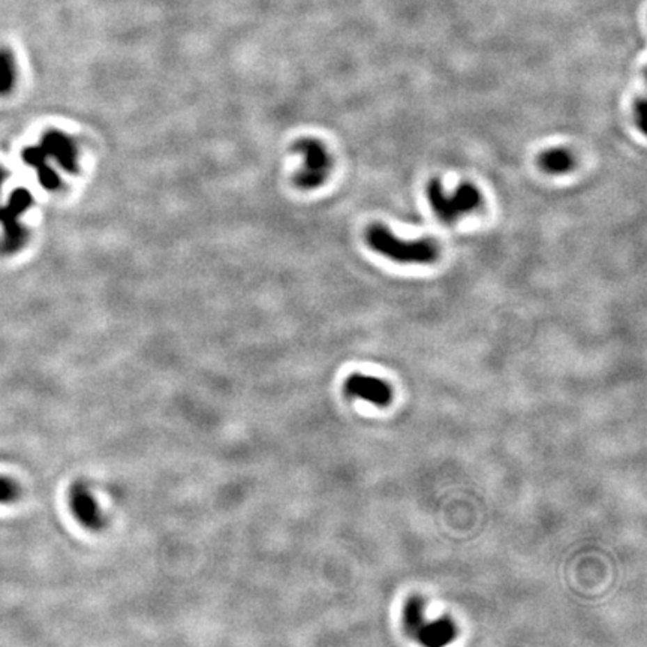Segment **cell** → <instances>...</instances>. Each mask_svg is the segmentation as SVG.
Instances as JSON below:
<instances>
[{"label": "cell", "instance_id": "cell-1", "mask_svg": "<svg viewBox=\"0 0 647 647\" xmlns=\"http://www.w3.org/2000/svg\"><path fill=\"white\" fill-rule=\"evenodd\" d=\"M366 242L376 254L402 264H430L439 258V246L432 238L405 240L381 224L367 228Z\"/></svg>", "mask_w": 647, "mask_h": 647}, {"label": "cell", "instance_id": "cell-2", "mask_svg": "<svg viewBox=\"0 0 647 647\" xmlns=\"http://www.w3.org/2000/svg\"><path fill=\"white\" fill-rule=\"evenodd\" d=\"M427 198L437 217L445 222H454L463 215L475 212L483 203L481 192L474 185L462 183L451 194H448L437 178H433L427 186Z\"/></svg>", "mask_w": 647, "mask_h": 647}, {"label": "cell", "instance_id": "cell-3", "mask_svg": "<svg viewBox=\"0 0 647 647\" xmlns=\"http://www.w3.org/2000/svg\"><path fill=\"white\" fill-rule=\"evenodd\" d=\"M295 150L303 157L302 170L295 176V185L302 189L321 186L332 170V157L325 146L318 139L304 138L295 144Z\"/></svg>", "mask_w": 647, "mask_h": 647}, {"label": "cell", "instance_id": "cell-4", "mask_svg": "<svg viewBox=\"0 0 647 647\" xmlns=\"http://www.w3.org/2000/svg\"><path fill=\"white\" fill-rule=\"evenodd\" d=\"M32 194L24 187H18L9 196L8 204L0 207V224L5 231L2 244H0L2 254H15L26 243L27 231L18 222V217L32 205Z\"/></svg>", "mask_w": 647, "mask_h": 647}, {"label": "cell", "instance_id": "cell-5", "mask_svg": "<svg viewBox=\"0 0 647 647\" xmlns=\"http://www.w3.org/2000/svg\"><path fill=\"white\" fill-rule=\"evenodd\" d=\"M69 505L75 519L91 531H101L104 517L95 501L93 494L84 483H75L69 490Z\"/></svg>", "mask_w": 647, "mask_h": 647}, {"label": "cell", "instance_id": "cell-6", "mask_svg": "<svg viewBox=\"0 0 647 647\" xmlns=\"http://www.w3.org/2000/svg\"><path fill=\"white\" fill-rule=\"evenodd\" d=\"M41 147L48 157H53L69 174L78 173V148L71 137L49 129L41 139Z\"/></svg>", "mask_w": 647, "mask_h": 647}, {"label": "cell", "instance_id": "cell-7", "mask_svg": "<svg viewBox=\"0 0 647 647\" xmlns=\"http://www.w3.org/2000/svg\"><path fill=\"white\" fill-rule=\"evenodd\" d=\"M346 393L376 405H387L391 399L390 388L376 377L354 375L346 381Z\"/></svg>", "mask_w": 647, "mask_h": 647}, {"label": "cell", "instance_id": "cell-8", "mask_svg": "<svg viewBox=\"0 0 647 647\" xmlns=\"http://www.w3.org/2000/svg\"><path fill=\"white\" fill-rule=\"evenodd\" d=\"M22 157L27 165H31L36 171L39 183H41L42 187H45L47 191H57V189L62 186L61 177L57 176V173L53 170L52 165L48 164V156L42 150L41 146L26 147L23 150Z\"/></svg>", "mask_w": 647, "mask_h": 647}, {"label": "cell", "instance_id": "cell-9", "mask_svg": "<svg viewBox=\"0 0 647 647\" xmlns=\"http://www.w3.org/2000/svg\"><path fill=\"white\" fill-rule=\"evenodd\" d=\"M538 164L541 170L549 174H563L572 170L574 156L566 148H550L541 153Z\"/></svg>", "mask_w": 647, "mask_h": 647}, {"label": "cell", "instance_id": "cell-10", "mask_svg": "<svg viewBox=\"0 0 647 647\" xmlns=\"http://www.w3.org/2000/svg\"><path fill=\"white\" fill-rule=\"evenodd\" d=\"M418 634H420V640L423 644L442 646L453 640L454 628L450 622L439 621V622L421 626V628L418 630Z\"/></svg>", "mask_w": 647, "mask_h": 647}, {"label": "cell", "instance_id": "cell-11", "mask_svg": "<svg viewBox=\"0 0 647 647\" xmlns=\"http://www.w3.org/2000/svg\"><path fill=\"white\" fill-rule=\"evenodd\" d=\"M15 83V61L9 49H0V95L13 91Z\"/></svg>", "mask_w": 647, "mask_h": 647}, {"label": "cell", "instance_id": "cell-12", "mask_svg": "<svg viewBox=\"0 0 647 647\" xmlns=\"http://www.w3.org/2000/svg\"><path fill=\"white\" fill-rule=\"evenodd\" d=\"M22 496V487L9 476L0 475V504H14Z\"/></svg>", "mask_w": 647, "mask_h": 647}, {"label": "cell", "instance_id": "cell-13", "mask_svg": "<svg viewBox=\"0 0 647 647\" xmlns=\"http://www.w3.org/2000/svg\"><path fill=\"white\" fill-rule=\"evenodd\" d=\"M635 111L639 113V117H637V120H639L640 129L643 131V129H644V126H643V122H644V99H643V98L640 99V104L635 107Z\"/></svg>", "mask_w": 647, "mask_h": 647}, {"label": "cell", "instance_id": "cell-14", "mask_svg": "<svg viewBox=\"0 0 647 647\" xmlns=\"http://www.w3.org/2000/svg\"><path fill=\"white\" fill-rule=\"evenodd\" d=\"M5 177H6V173L2 170V168H0V187H2V185L5 182Z\"/></svg>", "mask_w": 647, "mask_h": 647}]
</instances>
